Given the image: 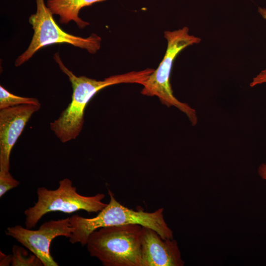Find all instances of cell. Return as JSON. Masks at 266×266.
<instances>
[{
    "instance_id": "7a4b0ae2",
    "label": "cell",
    "mask_w": 266,
    "mask_h": 266,
    "mask_svg": "<svg viewBox=\"0 0 266 266\" xmlns=\"http://www.w3.org/2000/svg\"><path fill=\"white\" fill-rule=\"evenodd\" d=\"M108 193L109 203L96 217L85 218L75 214L69 217L70 224L73 229L69 238L70 243L86 245L89 235L100 228L129 224H138L152 229L164 239L173 238V232L164 219L163 208L152 212L140 209L135 210L121 204L110 190Z\"/></svg>"
},
{
    "instance_id": "3957f363",
    "label": "cell",
    "mask_w": 266,
    "mask_h": 266,
    "mask_svg": "<svg viewBox=\"0 0 266 266\" xmlns=\"http://www.w3.org/2000/svg\"><path fill=\"white\" fill-rule=\"evenodd\" d=\"M141 229L138 224L100 228L89 235L87 250L104 266H142Z\"/></svg>"
},
{
    "instance_id": "e0dca14e",
    "label": "cell",
    "mask_w": 266,
    "mask_h": 266,
    "mask_svg": "<svg viewBox=\"0 0 266 266\" xmlns=\"http://www.w3.org/2000/svg\"><path fill=\"white\" fill-rule=\"evenodd\" d=\"M258 12L262 17L265 20H266V8L259 7Z\"/></svg>"
},
{
    "instance_id": "8fae6325",
    "label": "cell",
    "mask_w": 266,
    "mask_h": 266,
    "mask_svg": "<svg viewBox=\"0 0 266 266\" xmlns=\"http://www.w3.org/2000/svg\"><path fill=\"white\" fill-rule=\"evenodd\" d=\"M21 104H35L41 105L38 99L35 98L23 97L9 92L1 85L0 86V109Z\"/></svg>"
},
{
    "instance_id": "4fadbf2b",
    "label": "cell",
    "mask_w": 266,
    "mask_h": 266,
    "mask_svg": "<svg viewBox=\"0 0 266 266\" xmlns=\"http://www.w3.org/2000/svg\"><path fill=\"white\" fill-rule=\"evenodd\" d=\"M19 181L14 179L9 171L0 172V197L10 190L17 187Z\"/></svg>"
},
{
    "instance_id": "7c38bea8",
    "label": "cell",
    "mask_w": 266,
    "mask_h": 266,
    "mask_svg": "<svg viewBox=\"0 0 266 266\" xmlns=\"http://www.w3.org/2000/svg\"><path fill=\"white\" fill-rule=\"evenodd\" d=\"M12 266H42V262L34 254L29 255L23 248L13 245L12 248Z\"/></svg>"
},
{
    "instance_id": "277c9868",
    "label": "cell",
    "mask_w": 266,
    "mask_h": 266,
    "mask_svg": "<svg viewBox=\"0 0 266 266\" xmlns=\"http://www.w3.org/2000/svg\"><path fill=\"white\" fill-rule=\"evenodd\" d=\"M164 36L167 43L165 55L158 68L142 84L143 88L141 93L147 96H156L163 104L178 108L186 115L192 125L195 126L198 122L196 111L173 95L170 75L173 62L178 54L188 46L200 43L201 39L190 34L187 27L165 31Z\"/></svg>"
},
{
    "instance_id": "30bf717a",
    "label": "cell",
    "mask_w": 266,
    "mask_h": 266,
    "mask_svg": "<svg viewBox=\"0 0 266 266\" xmlns=\"http://www.w3.org/2000/svg\"><path fill=\"white\" fill-rule=\"evenodd\" d=\"M106 0H47L46 5L52 14L59 16V22L67 24L74 21L80 29L89 25V23L79 17L80 10L93 3Z\"/></svg>"
},
{
    "instance_id": "52a82bcc",
    "label": "cell",
    "mask_w": 266,
    "mask_h": 266,
    "mask_svg": "<svg viewBox=\"0 0 266 266\" xmlns=\"http://www.w3.org/2000/svg\"><path fill=\"white\" fill-rule=\"evenodd\" d=\"M73 232L69 217H67L47 221L37 230H32L21 225L8 227L5 234L14 238L34 254L42 262L43 266H58L50 253L51 241L60 236L69 238Z\"/></svg>"
},
{
    "instance_id": "8992f818",
    "label": "cell",
    "mask_w": 266,
    "mask_h": 266,
    "mask_svg": "<svg viewBox=\"0 0 266 266\" xmlns=\"http://www.w3.org/2000/svg\"><path fill=\"white\" fill-rule=\"evenodd\" d=\"M36 10L29 18L33 34L27 50L16 59L14 65L19 66L27 62L41 48L54 44L66 43L96 53L100 48L101 38L95 33L89 37L76 36L64 31L56 23L53 14L44 0H35Z\"/></svg>"
},
{
    "instance_id": "5bb4252c",
    "label": "cell",
    "mask_w": 266,
    "mask_h": 266,
    "mask_svg": "<svg viewBox=\"0 0 266 266\" xmlns=\"http://www.w3.org/2000/svg\"><path fill=\"white\" fill-rule=\"evenodd\" d=\"M266 83V68L262 70L258 74L254 77L250 84L251 87L259 84Z\"/></svg>"
},
{
    "instance_id": "9c48e42d",
    "label": "cell",
    "mask_w": 266,
    "mask_h": 266,
    "mask_svg": "<svg viewBox=\"0 0 266 266\" xmlns=\"http://www.w3.org/2000/svg\"><path fill=\"white\" fill-rule=\"evenodd\" d=\"M142 266H183L178 243L163 239L149 228L142 227L140 234Z\"/></svg>"
},
{
    "instance_id": "2e32d148",
    "label": "cell",
    "mask_w": 266,
    "mask_h": 266,
    "mask_svg": "<svg viewBox=\"0 0 266 266\" xmlns=\"http://www.w3.org/2000/svg\"><path fill=\"white\" fill-rule=\"evenodd\" d=\"M258 173L262 178L266 180V163L262 164L259 166Z\"/></svg>"
},
{
    "instance_id": "9a60e30c",
    "label": "cell",
    "mask_w": 266,
    "mask_h": 266,
    "mask_svg": "<svg viewBox=\"0 0 266 266\" xmlns=\"http://www.w3.org/2000/svg\"><path fill=\"white\" fill-rule=\"evenodd\" d=\"M0 266H9L11 264L12 256L6 255L0 251Z\"/></svg>"
},
{
    "instance_id": "ba28073f",
    "label": "cell",
    "mask_w": 266,
    "mask_h": 266,
    "mask_svg": "<svg viewBox=\"0 0 266 266\" xmlns=\"http://www.w3.org/2000/svg\"><path fill=\"white\" fill-rule=\"evenodd\" d=\"M40 107L21 104L0 109V172L9 171L12 147L32 115Z\"/></svg>"
},
{
    "instance_id": "6da1fadb",
    "label": "cell",
    "mask_w": 266,
    "mask_h": 266,
    "mask_svg": "<svg viewBox=\"0 0 266 266\" xmlns=\"http://www.w3.org/2000/svg\"><path fill=\"white\" fill-rule=\"evenodd\" d=\"M54 59L60 69L66 74L71 84V101L58 119L50 123L51 130L63 143L75 139L82 130L86 106L99 91L106 87L120 83H137L142 85L154 71L153 68L133 71L112 75L103 80H97L85 76H76L62 62L59 53Z\"/></svg>"
},
{
    "instance_id": "5b68a950",
    "label": "cell",
    "mask_w": 266,
    "mask_h": 266,
    "mask_svg": "<svg viewBox=\"0 0 266 266\" xmlns=\"http://www.w3.org/2000/svg\"><path fill=\"white\" fill-rule=\"evenodd\" d=\"M37 200L32 207L25 210L26 228L35 227L39 220L47 213L60 211L71 213L83 210L88 213H98L107 203L102 201L104 194L98 193L93 196H84L77 192L72 181L66 178L59 181V187L50 190L39 187L37 190Z\"/></svg>"
}]
</instances>
